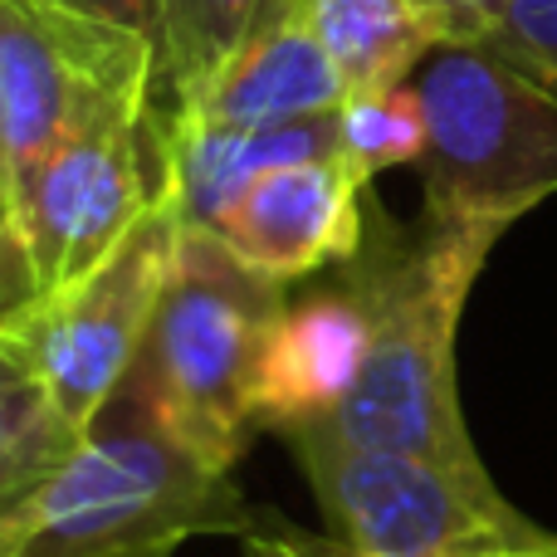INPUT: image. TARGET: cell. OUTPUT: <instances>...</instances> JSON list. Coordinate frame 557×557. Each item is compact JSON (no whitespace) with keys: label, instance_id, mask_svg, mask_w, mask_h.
Returning <instances> with one entry per match:
<instances>
[{"label":"cell","instance_id":"6da1fadb","mask_svg":"<svg viewBox=\"0 0 557 557\" xmlns=\"http://www.w3.org/2000/svg\"><path fill=\"white\" fill-rule=\"evenodd\" d=\"M499 235L504 225L490 221L421 215L416 231L386 225L376 240H362L343 278L372 313V352L362 382L327 421L337 435L494 484L460 411L455 337Z\"/></svg>","mask_w":557,"mask_h":557},{"label":"cell","instance_id":"7a4b0ae2","mask_svg":"<svg viewBox=\"0 0 557 557\" xmlns=\"http://www.w3.org/2000/svg\"><path fill=\"white\" fill-rule=\"evenodd\" d=\"M260 519L231 474L117 396L64 465L0 504V557H166L206 533L245 539Z\"/></svg>","mask_w":557,"mask_h":557},{"label":"cell","instance_id":"3957f363","mask_svg":"<svg viewBox=\"0 0 557 557\" xmlns=\"http://www.w3.org/2000/svg\"><path fill=\"white\" fill-rule=\"evenodd\" d=\"M284 304L278 278L235 260L215 231L182 221L162 304L123 396L186 455L231 474L260 431L250 411L255 362Z\"/></svg>","mask_w":557,"mask_h":557},{"label":"cell","instance_id":"277c9868","mask_svg":"<svg viewBox=\"0 0 557 557\" xmlns=\"http://www.w3.org/2000/svg\"><path fill=\"white\" fill-rule=\"evenodd\" d=\"M416 88L425 103V215L509 231L557 196V84L494 39L441 45Z\"/></svg>","mask_w":557,"mask_h":557},{"label":"cell","instance_id":"5b68a950","mask_svg":"<svg viewBox=\"0 0 557 557\" xmlns=\"http://www.w3.org/2000/svg\"><path fill=\"white\" fill-rule=\"evenodd\" d=\"M327 533L367 557H557V533L523 519L499 484L337 435L327 421L284 435Z\"/></svg>","mask_w":557,"mask_h":557},{"label":"cell","instance_id":"8992f818","mask_svg":"<svg viewBox=\"0 0 557 557\" xmlns=\"http://www.w3.org/2000/svg\"><path fill=\"white\" fill-rule=\"evenodd\" d=\"M176 235H182V206L162 186L157 206L98 270L54 294L29 298L0 323L10 352L45 382L74 431L88 435L123 396L172 274Z\"/></svg>","mask_w":557,"mask_h":557},{"label":"cell","instance_id":"52a82bcc","mask_svg":"<svg viewBox=\"0 0 557 557\" xmlns=\"http://www.w3.org/2000/svg\"><path fill=\"white\" fill-rule=\"evenodd\" d=\"M108 103H157V45L39 0H0V152L10 215L54 147Z\"/></svg>","mask_w":557,"mask_h":557},{"label":"cell","instance_id":"ba28073f","mask_svg":"<svg viewBox=\"0 0 557 557\" xmlns=\"http://www.w3.org/2000/svg\"><path fill=\"white\" fill-rule=\"evenodd\" d=\"M162 186L157 103H108L88 113L10 215L35 274V298L98 270L157 206Z\"/></svg>","mask_w":557,"mask_h":557},{"label":"cell","instance_id":"9c48e42d","mask_svg":"<svg viewBox=\"0 0 557 557\" xmlns=\"http://www.w3.org/2000/svg\"><path fill=\"white\" fill-rule=\"evenodd\" d=\"M367 182L337 152L270 166L211 225L235 260L278 278H304L323 264H347L367 240Z\"/></svg>","mask_w":557,"mask_h":557},{"label":"cell","instance_id":"30bf717a","mask_svg":"<svg viewBox=\"0 0 557 557\" xmlns=\"http://www.w3.org/2000/svg\"><path fill=\"white\" fill-rule=\"evenodd\" d=\"M367 352H372V313L347 278L284 304L255 362V425L288 435L298 425L333 421L362 382Z\"/></svg>","mask_w":557,"mask_h":557},{"label":"cell","instance_id":"8fae6325","mask_svg":"<svg viewBox=\"0 0 557 557\" xmlns=\"http://www.w3.org/2000/svg\"><path fill=\"white\" fill-rule=\"evenodd\" d=\"M347 103V84L298 10L274 15L206 78H196L162 117L206 127H278L327 117Z\"/></svg>","mask_w":557,"mask_h":557},{"label":"cell","instance_id":"7c38bea8","mask_svg":"<svg viewBox=\"0 0 557 557\" xmlns=\"http://www.w3.org/2000/svg\"><path fill=\"white\" fill-rule=\"evenodd\" d=\"M337 152V113L278 127H206L186 117H162V172L182 221L211 231L225 206L270 166Z\"/></svg>","mask_w":557,"mask_h":557},{"label":"cell","instance_id":"4fadbf2b","mask_svg":"<svg viewBox=\"0 0 557 557\" xmlns=\"http://www.w3.org/2000/svg\"><path fill=\"white\" fill-rule=\"evenodd\" d=\"M294 10L337 64L347 94L411 84L435 49L455 45L435 0H294Z\"/></svg>","mask_w":557,"mask_h":557},{"label":"cell","instance_id":"5bb4252c","mask_svg":"<svg viewBox=\"0 0 557 557\" xmlns=\"http://www.w3.org/2000/svg\"><path fill=\"white\" fill-rule=\"evenodd\" d=\"M294 0H162L157 25V113L176 103L196 78L245 45Z\"/></svg>","mask_w":557,"mask_h":557},{"label":"cell","instance_id":"9a60e30c","mask_svg":"<svg viewBox=\"0 0 557 557\" xmlns=\"http://www.w3.org/2000/svg\"><path fill=\"white\" fill-rule=\"evenodd\" d=\"M78 441L84 431L69 425L45 382L0 337V504L45 480L54 465H64Z\"/></svg>","mask_w":557,"mask_h":557},{"label":"cell","instance_id":"2e32d148","mask_svg":"<svg viewBox=\"0 0 557 557\" xmlns=\"http://www.w3.org/2000/svg\"><path fill=\"white\" fill-rule=\"evenodd\" d=\"M337 157L362 182H372L386 166H406L425 157V103L421 88L396 84L372 94H347L337 108Z\"/></svg>","mask_w":557,"mask_h":557},{"label":"cell","instance_id":"e0dca14e","mask_svg":"<svg viewBox=\"0 0 557 557\" xmlns=\"http://www.w3.org/2000/svg\"><path fill=\"white\" fill-rule=\"evenodd\" d=\"M484 39L519 54L523 64H533L557 84V0H513Z\"/></svg>","mask_w":557,"mask_h":557},{"label":"cell","instance_id":"ac0fdd59","mask_svg":"<svg viewBox=\"0 0 557 557\" xmlns=\"http://www.w3.org/2000/svg\"><path fill=\"white\" fill-rule=\"evenodd\" d=\"M240 557H367V553H357L337 533H308L284 519H270V523L260 519L240 539Z\"/></svg>","mask_w":557,"mask_h":557},{"label":"cell","instance_id":"d6986e66","mask_svg":"<svg viewBox=\"0 0 557 557\" xmlns=\"http://www.w3.org/2000/svg\"><path fill=\"white\" fill-rule=\"evenodd\" d=\"M49 10H64L78 20H103V25L137 29L157 45V25H162V0H39Z\"/></svg>","mask_w":557,"mask_h":557},{"label":"cell","instance_id":"ffe728a7","mask_svg":"<svg viewBox=\"0 0 557 557\" xmlns=\"http://www.w3.org/2000/svg\"><path fill=\"white\" fill-rule=\"evenodd\" d=\"M29 298H35V274H29V260L20 250V235L0 225V323L20 313Z\"/></svg>","mask_w":557,"mask_h":557},{"label":"cell","instance_id":"44dd1931","mask_svg":"<svg viewBox=\"0 0 557 557\" xmlns=\"http://www.w3.org/2000/svg\"><path fill=\"white\" fill-rule=\"evenodd\" d=\"M435 5L445 10L455 39H484L504 20V10H509L513 0H435Z\"/></svg>","mask_w":557,"mask_h":557},{"label":"cell","instance_id":"7402d4cb","mask_svg":"<svg viewBox=\"0 0 557 557\" xmlns=\"http://www.w3.org/2000/svg\"><path fill=\"white\" fill-rule=\"evenodd\" d=\"M0 225H10V182H5V152H0Z\"/></svg>","mask_w":557,"mask_h":557}]
</instances>
